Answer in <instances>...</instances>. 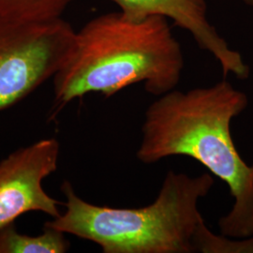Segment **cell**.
<instances>
[{
	"label": "cell",
	"instance_id": "obj_8",
	"mask_svg": "<svg viewBox=\"0 0 253 253\" xmlns=\"http://www.w3.org/2000/svg\"><path fill=\"white\" fill-rule=\"evenodd\" d=\"M74 0H0V19L13 22H45L62 18Z\"/></svg>",
	"mask_w": 253,
	"mask_h": 253
},
{
	"label": "cell",
	"instance_id": "obj_6",
	"mask_svg": "<svg viewBox=\"0 0 253 253\" xmlns=\"http://www.w3.org/2000/svg\"><path fill=\"white\" fill-rule=\"evenodd\" d=\"M119 10L133 19L163 16L175 26L190 32L201 49L208 51L220 64L224 77L233 73L238 79H247L250 68L242 55L228 45L208 18L206 0H110Z\"/></svg>",
	"mask_w": 253,
	"mask_h": 253
},
{
	"label": "cell",
	"instance_id": "obj_4",
	"mask_svg": "<svg viewBox=\"0 0 253 253\" xmlns=\"http://www.w3.org/2000/svg\"><path fill=\"white\" fill-rule=\"evenodd\" d=\"M75 31L62 18L35 23L0 19V112L54 78Z\"/></svg>",
	"mask_w": 253,
	"mask_h": 253
},
{
	"label": "cell",
	"instance_id": "obj_9",
	"mask_svg": "<svg viewBox=\"0 0 253 253\" xmlns=\"http://www.w3.org/2000/svg\"><path fill=\"white\" fill-rule=\"evenodd\" d=\"M242 2H244L246 5H248V6H252L253 7V0H241Z\"/></svg>",
	"mask_w": 253,
	"mask_h": 253
},
{
	"label": "cell",
	"instance_id": "obj_3",
	"mask_svg": "<svg viewBox=\"0 0 253 253\" xmlns=\"http://www.w3.org/2000/svg\"><path fill=\"white\" fill-rule=\"evenodd\" d=\"M184 69L180 43L167 18L133 19L113 11L75 31L73 45L54 80L53 115L89 93L109 98L144 84L160 97L175 89Z\"/></svg>",
	"mask_w": 253,
	"mask_h": 253
},
{
	"label": "cell",
	"instance_id": "obj_2",
	"mask_svg": "<svg viewBox=\"0 0 253 253\" xmlns=\"http://www.w3.org/2000/svg\"><path fill=\"white\" fill-rule=\"evenodd\" d=\"M213 185L211 173L169 171L152 204L116 208L82 199L64 181L66 210L44 225L99 245L104 253H253V236L234 240L207 226L198 204Z\"/></svg>",
	"mask_w": 253,
	"mask_h": 253
},
{
	"label": "cell",
	"instance_id": "obj_5",
	"mask_svg": "<svg viewBox=\"0 0 253 253\" xmlns=\"http://www.w3.org/2000/svg\"><path fill=\"white\" fill-rule=\"evenodd\" d=\"M59 151L55 139H42L0 162V230L28 212H42L53 218L61 214L59 203L42 187L57 168Z\"/></svg>",
	"mask_w": 253,
	"mask_h": 253
},
{
	"label": "cell",
	"instance_id": "obj_1",
	"mask_svg": "<svg viewBox=\"0 0 253 253\" xmlns=\"http://www.w3.org/2000/svg\"><path fill=\"white\" fill-rule=\"evenodd\" d=\"M249 99L223 80L209 87L170 91L147 107L136 157L152 164L172 156L191 158L223 181L234 199L218 219L220 234L242 239L253 236V164L238 153L231 122Z\"/></svg>",
	"mask_w": 253,
	"mask_h": 253
},
{
	"label": "cell",
	"instance_id": "obj_7",
	"mask_svg": "<svg viewBox=\"0 0 253 253\" xmlns=\"http://www.w3.org/2000/svg\"><path fill=\"white\" fill-rule=\"evenodd\" d=\"M69 249L65 234L53 227L44 225L36 236L20 234L14 223L0 230V253H63Z\"/></svg>",
	"mask_w": 253,
	"mask_h": 253
}]
</instances>
